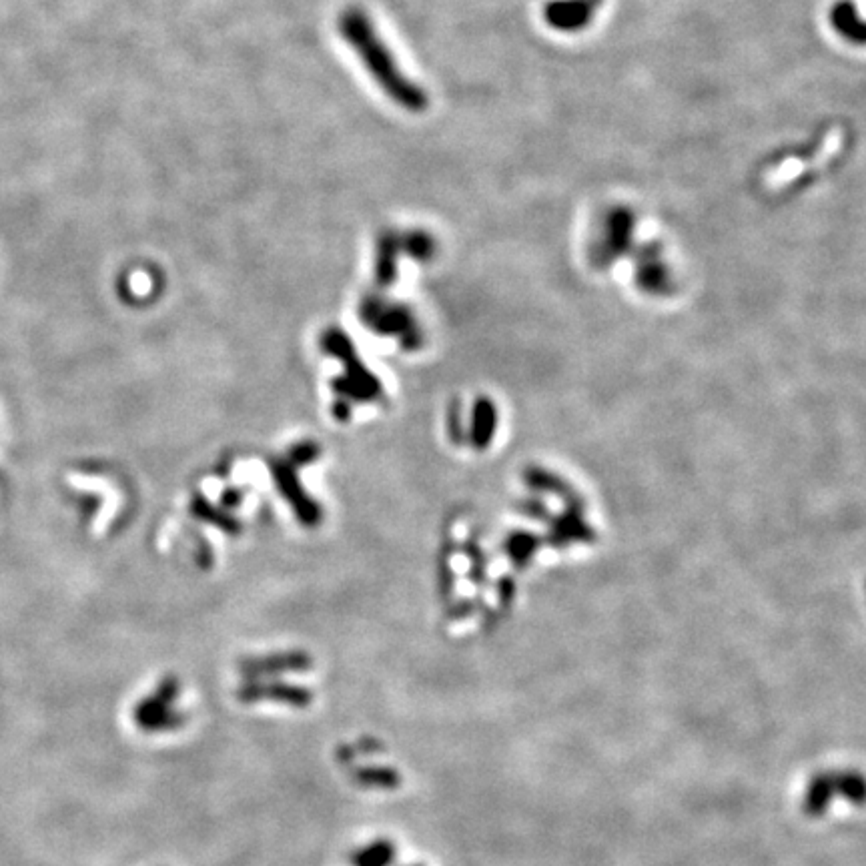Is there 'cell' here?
Masks as SVG:
<instances>
[{
  "label": "cell",
  "mask_w": 866,
  "mask_h": 866,
  "mask_svg": "<svg viewBox=\"0 0 866 866\" xmlns=\"http://www.w3.org/2000/svg\"><path fill=\"white\" fill-rule=\"evenodd\" d=\"M828 19L840 39L854 47H866V19L860 17L852 0H838L832 5Z\"/></svg>",
  "instance_id": "cell-1"
},
{
  "label": "cell",
  "mask_w": 866,
  "mask_h": 866,
  "mask_svg": "<svg viewBox=\"0 0 866 866\" xmlns=\"http://www.w3.org/2000/svg\"><path fill=\"white\" fill-rule=\"evenodd\" d=\"M175 698V688L163 686L155 698H149L137 708V722L147 730H163L173 726L175 716L169 712V702Z\"/></svg>",
  "instance_id": "cell-2"
},
{
  "label": "cell",
  "mask_w": 866,
  "mask_h": 866,
  "mask_svg": "<svg viewBox=\"0 0 866 866\" xmlns=\"http://www.w3.org/2000/svg\"><path fill=\"white\" fill-rule=\"evenodd\" d=\"M393 856V848L389 844H375L371 848H365L361 854H357L355 862L357 866H385Z\"/></svg>",
  "instance_id": "cell-3"
}]
</instances>
